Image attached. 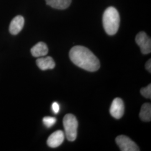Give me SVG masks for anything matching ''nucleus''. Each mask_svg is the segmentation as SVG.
<instances>
[{
    "instance_id": "3",
    "label": "nucleus",
    "mask_w": 151,
    "mask_h": 151,
    "mask_svg": "<svg viewBox=\"0 0 151 151\" xmlns=\"http://www.w3.org/2000/svg\"><path fill=\"white\" fill-rule=\"evenodd\" d=\"M63 123L65 130V135L69 141H74L77 138L78 122L75 115L68 114L65 115Z\"/></svg>"
},
{
    "instance_id": "2",
    "label": "nucleus",
    "mask_w": 151,
    "mask_h": 151,
    "mask_svg": "<svg viewBox=\"0 0 151 151\" xmlns=\"http://www.w3.org/2000/svg\"><path fill=\"white\" fill-rule=\"evenodd\" d=\"M103 26L109 35L115 34L119 29L120 16L117 10L114 7H109L104 11L103 17Z\"/></svg>"
},
{
    "instance_id": "13",
    "label": "nucleus",
    "mask_w": 151,
    "mask_h": 151,
    "mask_svg": "<svg viewBox=\"0 0 151 151\" xmlns=\"http://www.w3.org/2000/svg\"><path fill=\"white\" fill-rule=\"evenodd\" d=\"M56 118L51 116H45L43 119V122L44 124L47 127L50 128L56 123Z\"/></svg>"
},
{
    "instance_id": "8",
    "label": "nucleus",
    "mask_w": 151,
    "mask_h": 151,
    "mask_svg": "<svg viewBox=\"0 0 151 151\" xmlns=\"http://www.w3.org/2000/svg\"><path fill=\"white\" fill-rule=\"evenodd\" d=\"M24 25V19L22 16L19 15L14 17L11 21L9 31L12 35H17L21 32Z\"/></svg>"
},
{
    "instance_id": "7",
    "label": "nucleus",
    "mask_w": 151,
    "mask_h": 151,
    "mask_svg": "<svg viewBox=\"0 0 151 151\" xmlns=\"http://www.w3.org/2000/svg\"><path fill=\"white\" fill-rule=\"evenodd\" d=\"M65 139V134L62 130H57L49 137L47 145L51 148H56L62 145Z\"/></svg>"
},
{
    "instance_id": "9",
    "label": "nucleus",
    "mask_w": 151,
    "mask_h": 151,
    "mask_svg": "<svg viewBox=\"0 0 151 151\" xmlns=\"http://www.w3.org/2000/svg\"><path fill=\"white\" fill-rule=\"evenodd\" d=\"M37 65L41 70L53 69L55 63L53 59L51 57H46L44 58H40L37 60Z\"/></svg>"
},
{
    "instance_id": "12",
    "label": "nucleus",
    "mask_w": 151,
    "mask_h": 151,
    "mask_svg": "<svg viewBox=\"0 0 151 151\" xmlns=\"http://www.w3.org/2000/svg\"><path fill=\"white\" fill-rule=\"evenodd\" d=\"M139 117L144 122H150L151 120V105L150 103L144 104L140 110Z\"/></svg>"
},
{
    "instance_id": "16",
    "label": "nucleus",
    "mask_w": 151,
    "mask_h": 151,
    "mask_svg": "<svg viewBox=\"0 0 151 151\" xmlns=\"http://www.w3.org/2000/svg\"><path fill=\"white\" fill-rule=\"evenodd\" d=\"M146 68L147 70H148L150 73L151 72V60H148L146 63Z\"/></svg>"
},
{
    "instance_id": "15",
    "label": "nucleus",
    "mask_w": 151,
    "mask_h": 151,
    "mask_svg": "<svg viewBox=\"0 0 151 151\" xmlns=\"http://www.w3.org/2000/svg\"><path fill=\"white\" fill-rule=\"evenodd\" d=\"M52 108V110H53L54 113L57 114L59 113L60 110V105L57 102H54V103H53Z\"/></svg>"
},
{
    "instance_id": "6",
    "label": "nucleus",
    "mask_w": 151,
    "mask_h": 151,
    "mask_svg": "<svg viewBox=\"0 0 151 151\" xmlns=\"http://www.w3.org/2000/svg\"><path fill=\"white\" fill-rule=\"evenodd\" d=\"M110 113L115 119H120L123 116L124 113V105L120 98H115L113 101L110 109Z\"/></svg>"
},
{
    "instance_id": "4",
    "label": "nucleus",
    "mask_w": 151,
    "mask_h": 151,
    "mask_svg": "<svg viewBox=\"0 0 151 151\" xmlns=\"http://www.w3.org/2000/svg\"><path fill=\"white\" fill-rule=\"evenodd\" d=\"M115 140L121 151H139L140 150L135 142L125 135H119L116 138Z\"/></svg>"
},
{
    "instance_id": "5",
    "label": "nucleus",
    "mask_w": 151,
    "mask_h": 151,
    "mask_svg": "<svg viewBox=\"0 0 151 151\" xmlns=\"http://www.w3.org/2000/svg\"><path fill=\"white\" fill-rule=\"evenodd\" d=\"M135 42L140 47L142 53L147 54L151 52V38H149L144 32H139L136 36Z\"/></svg>"
},
{
    "instance_id": "10",
    "label": "nucleus",
    "mask_w": 151,
    "mask_h": 151,
    "mask_svg": "<svg viewBox=\"0 0 151 151\" xmlns=\"http://www.w3.org/2000/svg\"><path fill=\"white\" fill-rule=\"evenodd\" d=\"M48 47L43 42H39L31 49V53L35 57H43L48 54Z\"/></svg>"
},
{
    "instance_id": "1",
    "label": "nucleus",
    "mask_w": 151,
    "mask_h": 151,
    "mask_svg": "<svg viewBox=\"0 0 151 151\" xmlns=\"http://www.w3.org/2000/svg\"><path fill=\"white\" fill-rule=\"evenodd\" d=\"M70 58L78 67L89 72H95L100 68V61L90 50L83 46H75L70 49Z\"/></svg>"
},
{
    "instance_id": "14",
    "label": "nucleus",
    "mask_w": 151,
    "mask_h": 151,
    "mask_svg": "<svg viewBox=\"0 0 151 151\" xmlns=\"http://www.w3.org/2000/svg\"><path fill=\"white\" fill-rule=\"evenodd\" d=\"M140 93L146 98L151 99V84H149L146 87H143L141 88Z\"/></svg>"
},
{
    "instance_id": "11",
    "label": "nucleus",
    "mask_w": 151,
    "mask_h": 151,
    "mask_svg": "<svg viewBox=\"0 0 151 151\" xmlns=\"http://www.w3.org/2000/svg\"><path fill=\"white\" fill-rule=\"evenodd\" d=\"M45 1L48 5L59 10L66 9L72 2V0H45Z\"/></svg>"
}]
</instances>
